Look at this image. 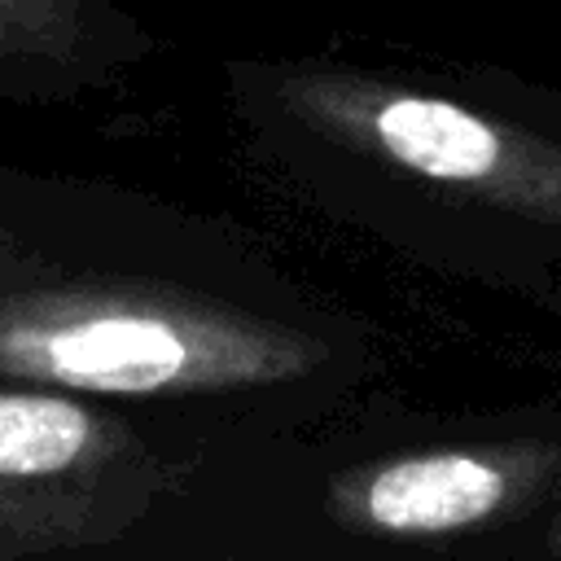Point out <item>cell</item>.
<instances>
[{
  "mask_svg": "<svg viewBox=\"0 0 561 561\" xmlns=\"http://www.w3.org/2000/svg\"><path fill=\"white\" fill-rule=\"evenodd\" d=\"M92 438V416L57 394L0 390V482L70 469Z\"/></svg>",
  "mask_w": 561,
  "mask_h": 561,
  "instance_id": "277c9868",
  "label": "cell"
},
{
  "mask_svg": "<svg viewBox=\"0 0 561 561\" xmlns=\"http://www.w3.org/2000/svg\"><path fill=\"white\" fill-rule=\"evenodd\" d=\"M495 500V469L465 456H434L386 469L368 491V513L390 530H447L482 517Z\"/></svg>",
  "mask_w": 561,
  "mask_h": 561,
  "instance_id": "7a4b0ae2",
  "label": "cell"
},
{
  "mask_svg": "<svg viewBox=\"0 0 561 561\" xmlns=\"http://www.w3.org/2000/svg\"><path fill=\"white\" fill-rule=\"evenodd\" d=\"M171 324L127 311L0 316V368L83 390H153L184 368Z\"/></svg>",
  "mask_w": 561,
  "mask_h": 561,
  "instance_id": "6da1fadb",
  "label": "cell"
},
{
  "mask_svg": "<svg viewBox=\"0 0 561 561\" xmlns=\"http://www.w3.org/2000/svg\"><path fill=\"white\" fill-rule=\"evenodd\" d=\"M377 131L399 162L443 180L482 175L500 153L495 136L478 118L443 101H394L381 110Z\"/></svg>",
  "mask_w": 561,
  "mask_h": 561,
  "instance_id": "3957f363",
  "label": "cell"
},
{
  "mask_svg": "<svg viewBox=\"0 0 561 561\" xmlns=\"http://www.w3.org/2000/svg\"><path fill=\"white\" fill-rule=\"evenodd\" d=\"M44 35V4L39 0H0V53L22 48Z\"/></svg>",
  "mask_w": 561,
  "mask_h": 561,
  "instance_id": "5b68a950",
  "label": "cell"
}]
</instances>
